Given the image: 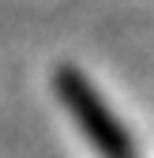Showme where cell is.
Wrapping results in <instances>:
<instances>
[{
	"instance_id": "cell-1",
	"label": "cell",
	"mask_w": 154,
	"mask_h": 158,
	"mask_svg": "<svg viewBox=\"0 0 154 158\" xmlns=\"http://www.w3.org/2000/svg\"><path fill=\"white\" fill-rule=\"evenodd\" d=\"M53 87L60 94V102L68 106L71 121L79 124V132L87 135V143L102 158H136V143H132L128 128L113 117V109L105 106V98L94 90V83L83 72L60 68L53 75Z\"/></svg>"
}]
</instances>
